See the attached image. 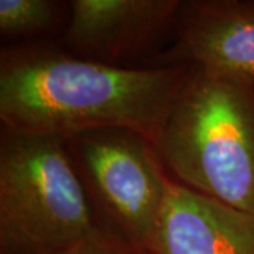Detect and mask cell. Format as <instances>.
Segmentation results:
<instances>
[{"label": "cell", "mask_w": 254, "mask_h": 254, "mask_svg": "<svg viewBox=\"0 0 254 254\" xmlns=\"http://www.w3.org/2000/svg\"><path fill=\"white\" fill-rule=\"evenodd\" d=\"M190 69L110 66L41 41L7 46L0 53L1 130L69 140L126 128L155 144Z\"/></svg>", "instance_id": "6da1fadb"}, {"label": "cell", "mask_w": 254, "mask_h": 254, "mask_svg": "<svg viewBox=\"0 0 254 254\" xmlns=\"http://www.w3.org/2000/svg\"><path fill=\"white\" fill-rule=\"evenodd\" d=\"M168 175L254 213V82L190 66L155 140Z\"/></svg>", "instance_id": "7a4b0ae2"}, {"label": "cell", "mask_w": 254, "mask_h": 254, "mask_svg": "<svg viewBox=\"0 0 254 254\" xmlns=\"http://www.w3.org/2000/svg\"><path fill=\"white\" fill-rule=\"evenodd\" d=\"M96 226L66 141L1 130L0 254H51Z\"/></svg>", "instance_id": "3957f363"}, {"label": "cell", "mask_w": 254, "mask_h": 254, "mask_svg": "<svg viewBox=\"0 0 254 254\" xmlns=\"http://www.w3.org/2000/svg\"><path fill=\"white\" fill-rule=\"evenodd\" d=\"M65 141L96 225L153 254L170 180L155 145L126 128Z\"/></svg>", "instance_id": "277c9868"}, {"label": "cell", "mask_w": 254, "mask_h": 254, "mask_svg": "<svg viewBox=\"0 0 254 254\" xmlns=\"http://www.w3.org/2000/svg\"><path fill=\"white\" fill-rule=\"evenodd\" d=\"M182 4L178 0L69 1L64 50L110 66H154L175 36Z\"/></svg>", "instance_id": "5b68a950"}, {"label": "cell", "mask_w": 254, "mask_h": 254, "mask_svg": "<svg viewBox=\"0 0 254 254\" xmlns=\"http://www.w3.org/2000/svg\"><path fill=\"white\" fill-rule=\"evenodd\" d=\"M171 65L254 82V1H184L173 41L154 64Z\"/></svg>", "instance_id": "8992f818"}, {"label": "cell", "mask_w": 254, "mask_h": 254, "mask_svg": "<svg viewBox=\"0 0 254 254\" xmlns=\"http://www.w3.org/2000/svg\"><path fill=\"white\" fill-rule=\"evenodd\" d=\"M153 254H254V213L170 177Z\"/></svg>", "instance_id": "52a82bcc"}, {"label": "cell", "mask_w": 254, "mask_h": 254, "mask_svg": "<svg viewBox=\"0 0 254 254\" xmlns=\"http://www.w3.org/2000/svg\"><path fill=\"white\" fill-rule=\"evenodd\" d=\"M68 3L54 0H0V34L10 46L40 43L63 23Z\"/></svg>", "instance_id": "ba28073f"}, {"label": "cell", "mask_w": 254, "mask_h": 254, "mask_svg": "<svg viewBox=\"0 0 254 254\" xmlns=\"http://www.w3.org/2000/svg\"><path fill=\"white\" fill-rule=\"evenodd\" d=\"M51 254H150L123 237L96 226L86 236Z\"/></svg>", "instance_id": "9c48e42d"}]
</instances>
